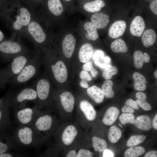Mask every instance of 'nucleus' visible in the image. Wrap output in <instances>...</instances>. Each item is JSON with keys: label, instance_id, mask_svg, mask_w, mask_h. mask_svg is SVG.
Returning <instances> with one entry per match:
<instances>
[{"label": "nucleus", "instance_id": "nucleus-1", "mask_svg": "<svg viewBox=\"0 0 157 157\" xmlns=\"http://www.w3.org/2000/svg\"><path fill=\"white\" fill-rule=\"evenodd\" d=\"M85 131L78 121L72 120L61 122L53 134L55 144L48 149L42 156H57L61 152L73 148L79 143Z\"/></svg>", "mask_w": 157, "mask_h": 157}, {"label": "nucleus", "instance_id": "nucleus-2", "mask_svg": "<svg viewBox=\"0 0 157 157\" xmlns=\"http://www.w3.org/2000/svg\"><path fill=\"white\" fill-rule=\"evenodd\" d=\"M35 11L24 7L13 11L5 21L13 32V36L26 38V30Z\"/></svg>", "mask_w": 157, "mask_h": 157}, {"label": "nucleus", "instance_id": "nucleus-3", "mask_svg": "<svg viewBox=\"0 0 157 157\" xmlns=\"http://www.w3.org/2000/svg\"><path fill=\"white\" fill-rule=\"evenodd\" d=\"M12 135L15 143L20 147L38 149L48 142L31 126L26 125H18Z\"/></svg>", "mask_w": 157, "mask_h": 157}, {"label": "nucleus", "instance_id": "nucleus-4", "mask_svg": "<svg viewBox=\"0 0 157 157\" xmlns=\"http://www.w3.org/2000/svg\"><path fill=\"white\" fill-rule=\"evenodd\" d=\"M4 101L9 108L15 110L26 106L28 101H33L36 104L37 95L33 85L23 88L15 92H8L4 96Z\"/></svg>", "mask_w": 157, "mask_h": 157}, {"label": "nucleus", "instance_id": "nucleus-5", "mask_svg": "<svg viewBox=\"0 0 157 157\" xmlns=\"http://www.w3.org/2000/svg\"><path fill=\"white\" fill-rule=\"evenodd\" d=\"M60 122L55 115L44 110L38 116L31 127L48 140Z\"/></svg>", "mask_w": 157, "mask_h": 157}, {"label": "nucleus", "instance_id": "nucleus-6", "mask_svg": "<svg viewBox=\"0 0 157 157\" xmlns=\"http://www.w3.org/2000/svg\"><path fill=\"white\" fill-rule=\"evenodd\" d=\"M34 51L31 50L15 57L5 67L0 69V88H4L11 79L19 73Z\"/></svg>", "mask_w": 157, "mask_h": 157}, {"label": "nucleus", "instance_id": "nucleus-7", "mask_svg": "<svg viewBox=\"0 0 157 157\" xmlns=\"http://www.w3.org/2000/svg\"><path fill=\"white\" fill-rule=\"evenodd\" d=\"M31 50L19 37L15 38V36H13L0 42V58L5 62H10L15 57Z\"/></svg>", "mask_w": 157, "mask_h": 157}, {"label": "nucleus", "instance_id": "nucleus-8", "mask_svg": "<svg viewBox=\"0 0 157 157\" xmlns=\"http://www.w3.org/2000/svg\"><path fill=\"white\" fill-rule=\"evenodd\" d=\"M33 86L36 92L37 100L36 104L39 108L50 112L53 111L49 81L44 77L38 78L35 81Z\"/></svg>", "mask_w": 157, "mask_h": 157}, {"label": "nucleus", "instance_id": "nucleus-9", "mask_svg": "<svg viewBox=\"0 0 157 157\" xmlns=\"http://www.w3.org/2000/svg\"><path fill=\"white\" fill-rule=\"evenodd\" d=\"M40 65L39 51L35 50L22 69L8 83L13 85L24 84L37 76Z\"/></svg>", "mask_w": 157, "mask_h": 157}, {"label": "nucleus", "instance_id": "nucleus-10", "mask_svg": "<svg viewBox=\"0 0 157 157\" xmlns=\"http://www.w3.org/2000/svg\"><path fill=\"white\" fill-rule=\"evenodd\" d=\"M53 95L59 99L53 97L57 104L58 112L60 117L61 122L72 120L73 117L75 104V99L73 94L70 92L65 91L61 94L56 95L53 93Z\"/></svg>", "mask_w": 157, "mask_h": 157}, {"label": "nucleus", "instance_id": "nucleus-11", "mask_svg": "<svg viewBox=\"0 0 157 157\" xmlns=\"http://www.w3.org/2000/svg\"><path fill=\"white\" fill-rule=\"evenodd\" d=\"M26 36V38L33 43L35 50L39 51L42 44L46 40L47 35L35 12L27 27Z\"/></svg>", "mask_w": 157, "mask_h": 157}, {"label": "nucleus", "instance_id": "nucleus-12", "mask_svg": "<svg viewBox=\"0 0 157 157\" xmlns=\"http://www.w3.org/2000/svg\"><path fill=\"white\" fill-rule=\"evenodd\" d=\"M76 120L81 127L87 130L91 122L94 121L97 113L93 105L85 99L81 100L76 108Z\"/></svg>", "mask_w": 157, "mask_h": 157}, {"label": "nucleus", "instance_id": "nucleus-13", "mask_svg": "<svg viewBox=\"0 0 157 157\" xmlns=\"http://www.w3.org/2000/svg\"><path fill=\"white\" fill-rule=\"evenodd\" d=\"M16 122L18 125L31 126L38 116L43 111L36 104L32 107L26 106L15 110Z\"/></svg>", "mask_w": 157, "mask_h": 157}, {"label": "nucleus", "instance_id": "nucleus-14", "mask_svg": "<svg viewBox=\"0 0 157 157\" xmlns=\"http://www.w3.org/2000/svg\"><path fill=\"white\" fill-rule=\"evenodd\" d=\"M4 97L0 99V133L8 132L11 127L10 108L4 101Z\"/></svg>", "mask_w": 157, "mask_h": 157}, {"label": "nucleus", "instance_id": "nucleus-15", "mask_svg": "<svg viewBox=\"0 0 157 157\" xmlns=\"http://www.w3.org/2000/svg\"><path fill=\"white\" fill-rule=\"evenodd\" d=\"M50 68L56 80L60 83L66 81L67 77V72L66 67L63 61L59 60L54 64H51Z\"/></svg>", "mask_w": 157, "mask_h": 157}, {"label": "nucleus", "instance_id": "nucleus-16", "mask_svg": "<svg viewBox=\"0 0 157 157\" xmlns=\"http://www.w3.org/2000/svg\"><path fill=\"white\" fill-rule=\"evenodd\" d=\"M19 149L12 135L8 132L0 133V154Z\"/></svg>", "mask_w": 157, "mask_h": 157}, {"label": "nucleus", "instance_id": "nucleus-17", "mask_svg": "<svg viewBox=\"0 0 157 157\" xmlns=\"http://www.w3.org/2000/svg\"><path fill=\"white\" fill-rule=\"evenodd\" d=\"M62 154L63 156L66 157H92L94 156L93 153L88 148L79 145Z\"/></svg>", "mask_w": 157, "mask_h": 157}, {"label": "nucleus", "instance_id": "nucleus-18", "mask_svg": "<svg viewBox=\"0 0 157 157\" xmlns=\"http://www.w3.org/2000/svg\"><path fill=\"white\" fill-rule=\"evenodd\" d=\"M145 28V24L142 17L140 16L135 17L132 21L130 27L131 34L133 36L140 37Z\"/></svg>", "mask_w": 157, "mask_h": 157}, {"label": "nucleus", "instance_id": "nucleus-19", "mask_svg": "<svg viewBox=\"0 0 157 157\" xmlns=\"http://www.w3.org/2000/svg\"><path fill=\"white\" fill-rule=\"evenodd\" d=\"M76 40L74 36L71 34L67 35L63 39L62 42V50L64 56L69 58L72 55Z\"/></svg>", "mask_w": 157, "mask_h": 157}, {"label": "nucleus", "instance_id": "nucleus-20", "mask_svg": "<svg viewBox=\"0 0 157 157\" xmlns=\"http://www.w3.org/2000/svg\"><path fill=\"white\" fill-rule=\"evenodd\" d=\"M126 27V22L122 20L115 21L111 24L109 28L108 34L113 38H116L122 35Z\"/></svg>", "mask_w": 157, "mask_h": 157}, {"label": "nucleus", "instance_id": "nucleus-21", "mask_svg": "<svg viewBox=\"0 0 157 157\" xmlns=\"http://www.w3.org/2000/svg\"><path fill=\"white\" fill-rule=\"evenodd\" d=\"M119 113V109L115 107H111L106 111L102 118L105 125L110 126L113 124L117 119Z\"/></svg>", "mask_w": 157, "mask_h": 157}, {"label": "nucleus", "instance_id": "nucleus-22", "mask_svg": "<svg viewBox=\"0 0 157 157\" xmlns=\"http://www.w3.org/2000/svg\"><path fill=\"white\" fill-rule=\"evenodd\" d=\"M91 20L98 29L105 28L109 21L108 15L102 13L94 14L91 16Z\"/></svg>", "mask_w": 157, "mask_h": 157}, {"label": "nucleus", "instance_id": "nucleus-23", "mask_svg": "<svg viewBox=\"0 0 157 157\" xmlns=\"http://www.w3.org/2000/svg\"><path fill=\"white\" fill-rule=\"evenodd\" d=\"M93 48L92 45L86 43L80 48L79 52V58L82 63H86L90 60L93 54Z\"/></svg>", "mask_w": 157, "mask_h": 157}, {"label": "nucleus", "instance_id": "nucleus-24", "mask_svg": "<svg viewBox=\"0 0 157 157\" xmlns=\"http://www.w3.org/2000/svg\"><path fill=\"white\" fill-rule=\"evenodd\" d=\"M133 57L134 66L138 69L142 68L144 63H148L150 60V56L147 53H143L140 50H137L134 52Z\"/></svg>", "mask_w": 157, "mask_h": 157}, {"label": "nucleus", "instance_id": "nucleus-25", "mask_svg": "<svg viewBox=\"0 0 157 157\" xmlns=\"http://www.w3.org/2000/svg\"><path fill=\"white\" fill-rule=\"evenodd\" d=\"M87 93L88 95L97 104L102 103L104 100V95L102 89L96 85L88 88Z\"/></svg>", "mask_w": 157, "mask_h": 157}, {"label": "nucleus", "instance_id": "nucleus-26", "mask_svg": "<svg viewBox=\"0 0 157 157\" xmlns=\"http://www.w3.org/2000/svg\"><path fill=\"white\" fill-rule=\"evenodd\" d=\"M135 124L137 128L144 131H149L152 126L151 119L147 115H142L138 116Z\"/></svg>", "mask_w": 157, "mask_h": 157}, {"label": "nucleus", "instance_id": "nucleus-27", "mask_svg": "<svg viewBox=\"0 0 157 157\" xmlns=\"http://www.w3.org/2000/svg\"><path fill=\"white\" fill-rule=\"evenodd\" d=\"M156 39L155 31L152 29L145 30L142 33V40L144 45L146 47L152 46L155 43Z\"/></svg>", "mask_w": 157, "mask_h": 157}, {"label": "nucleus", "instance_id": "nucleus-28", "mask_svg": "<svg viewBox=\"0 0 157 157\" xmlns=\"http://www.w3.org/2000/svg\"><path fill=\"white\" fill-rule=\"evenodd\" d=\"M93 58L94 63L97 66L103 69L110 63V58L108 57H105L104 53L101 51L97 50L94 53Z\"/></svg>", "mask_w": 157, "mask_h": 157}, {"label": "nucleus", "instance_id": "nucleus-29", "mask_svg": "<svg viewBox=\"0 0 157 157\" xmlns=\"http://www.w3.org/2000/svg\"><path fill=\"white\" fill-rule=\"evenodd\" d=\"M47 6L50 13L55 16L60 15L63 11V7L60 0H48Z\"/></svg>", "mask_w": 157, "mask_h": 157}, {"label": "nucleus", "instance_id": "nucleus-30", "mask_svg": "<svg viewBox=\"0 0 157 157\" xmlns=\"http://www.w3.org/2000/svg\"><path fill=\"white\" fill-rule=\"evenodd\" d=\"M133 78L134 81V86L136 90L144 91L146 89L145 83L147 82L144 76L138 72H135L133 74Z\"/></svg>", "mask_w": 157, "mask_h": 157}, {"label": "nucleus", "instance_id": "nucleus-31", "mask_svg": "<svg viewBox=\"0 0 157 157\" xmlns=\"http://www.w3.org/2000/svg\"><path fill=\"white\" fill-rule=\"evenodd\" d=\"M84 27L87 32L85 36L87 39L94 41L98 38L99 35L97 28L92 22H87L85 24Z\"/></svg>", "mask_w": 157, "mask_h": 157}, {"label": "nucleus", "instance_id": "nucleus-32", "mask_svg": "<svg viewBox=\"0 0 157 157\" xmlns=\"http://www.w3.org/2000/svg\"><path fill=\"white\" fill-rule=\"evenodd\" d=\"M93 147L97 152H103L107 149V144L104 139L97 136H93L92 138Z\"/></svg>", "mask_w": 157, "mask_h": 157}, {"label": "nucleus", "instance_id": "nucleus-33", "mask_svg": "<svg viewBox=\"0 0 157 157\" xmlns=\"http://www.w3.org/2000/svg\"><path fill=\"white\" fill-rule=\"evenodd\" d=\"M110 47L113 52L117 53H125L128 50L124 41L120 39H117L113 41L111 44Z\"/></svg>", "mask_w": 157, "mask_h": 157}, {"label": "nucleus", "instance_id": "nucleus-34", "mask_svg": "<svg viewBox=\"0 0 157 157\" xmlns=\"http://www.w3.org/2000/svg\"><path fill=\"white\" fill-rule=\"evenodd\" d=\"M122 135V131L118 127L115 125L112 126L109 131V140L112 143H116L121 138Z\"/></svg>", "mask_w": 157, "mask_h": 157}, {"label": "nucleus", "instance_id": "nucleus-35", "mask_svg": "<svg viewBox=\"0 0 157 157\" xmlns=\"http://www.w3.org/2000/svg\"><path fill=\"white\" fill-rule=\"evenodd\" d=\"M145 151V149L142 147H131L125 151L124 156L125 157H137L143 154Z\"/></svg>", "mask_w": 157, "mask_h": 157}, {"label": "nucleus", "instance_id": "nucleus-36", "mask_svg": "<svg viewBox=\"0 0 157 157\" xmlns=\"http://www.w3.org/2000/svg\"><path fill=\"white\" fill-rule=\"evenodd\" d=\"M113 83L112 81L110 80L105 81L102 85V90L104 96L107 98L113 97L114 93L112 87Z\"/></svg>", "mask_w": 157, "mask_h": 157}, {"label": "nucleus", "instance_id": "nucleus-37", "mask_svg": "<svg viewBox=\"0 0 157 157\" xmlns=\"http://www.w3.org/2000/svg\"><path fill=\"white\" fill-rule=\"evenodd\" d=\"M118 72V69L116 66H113L109 64L104 68L102 76L105 80H110L112 78L113 76L117 74Z\"/></svg>", "mask_w": 157, "mask_h": 157}, {"label": "nucleus", "instance_id": "nucleus-38", "mask_svg": "<svg viewBox=\"0 0 157 157\" xmlns=\"http://www.w3.org/2000/svg\"><path fill=\"white\" fill-rule=\"evenodd\" d=\"M146 137V136L144 135H133L130 137L128 141L126 146L131 147L137 145L143 142Z\"/></svg>", "mask_w": 157, "mask_h": 157}, {"label": "nucleus", "instance_id": "nucleus-39", "mask_svg": "<svg viewBox=\"0 0 157 157\" xmlns=\"http://www.w3.org/2000/svg\"><path fill=\"white\" fill-rule=\"evenodd\" d=\"M121 123L125 125L127 123L134 124L135 120V116L132 113H124L120 115L119 117Z\"/></svg>", "mask_w": 157, "mask_h": 157}, {"label": "nucleus", "instance_id": "nucleus-40", "mask_svg": "<svg viewBox=\"0 0 157 157\" xmlns=\"http://www.w3.org/2000/svg\"><path fill=\"white\" fill-rule=\"evenodd\" d=\"M84 8L86 11L91 13H95L99 11L101 9L98 6L96 0L85 3L84 5Z\"/></svg>", "mask_w": 157, "mask_h": 157}, {"label": "nucleus", "instance_id": "nucleus-41", "mask_svg": "<svg viewBox=\"0 0 157 157\" xmlns=\"http://www.w3.org/2000/svg\"><path fill=\"white\" fill-rule=\"evenodd\" d=\"M83 69L87 72L90 71L92 76L94 78L98 74V71L94 67L91 61H89L85 63L83 66Z\"/></svg>", "mask_w": 157, "mask_h": 157}, {"label": "nucleus", "instance_id": "nucleus-42", "mask_svg": "<svg viewBox=\"0 0 157 157\" xmlns=\"http://www.w3.org/2000/svg\"><path fill=\"white\" fill-rule=\"evenodd\" d=\"M146 100H140L137 99L135 102L138 106L143 109L145 111H149L151 109L150 105L147 103Z\"/></svg>", "mask_w": 157, "mask_h": 157}, {"label": "nucleus", "instance_id": "nucleus-43", "mask_svg": "<svg viewBox=\"0 0 157 157\" xmlns=\"http://www.w3.org/2000/svg\"><path fill=\"white\" fill-rule=\"evenodd\" d=\"M80 77L82 80L87 81H90L92 79V77L89 73L85 70L82 71L80 73Z\"/></svg>", "mask_w": 157, "mask_h": 157}, {"label": "nucleus", "instance_id": "nucleus-44", "mask_svg": "<svg viewBox=\"0 0 157 157\" xmlns=\"http://www.w3.org/2000/svg\"><path fill=\"white\" fill-rule=\"evenodd\" d=\"M125 104L135 110H138L139 109V107L135 101L131 99H129L127 100L126 101Z\"/></svg>", "mask_w": 157, "mask_h": 157}, {"label": "nucleus", "instance_id": "nucleus-45", "mask_svg": "<svg viewBox=\"0 0 157 157\" xmlns=\"http://www.w3.org/2000/svg\"><path fill=\"white\" fill-rule=\"evenodd\" d=\"M157 0H154L151 2L149 7L151 11L155 15H157Z\"/></svg>", "mask_w": 157, "mask_h": 157}, {"label": "nucleus", "instance_id": "nucleus-46", "mask_svg": "<svg viewBox=\"0 0 157 157\" xmlns=\"http://www.w3.org/2000/svg\"><path fill=\"white\" fill-rule=\"evenodd\" d=\"M122 111L124 113H133L135 112V110L133 108L125 104L122 108Z\"/></svg>", "mask_w": 157, "mask_h": 157}, {"label": "nucleus", "instance_id": "nucleus-47", "mask_svg": "<svg viewBox=\"0 0 157 157\" xmlns=\"http://www.w3.org/2000/svg\"><path fill=\"white\" fill-rule=\"evenodd\" d=\"M20 156V155H17V154L9 152H5L0 154V157H13Z\"/></svg>", "mask_w": 157, "mask_h": 157}, {"label": "nucleus", "instance_id": "nucleus-48", "mask_svg": "<svg viewBox=\"0 0 157 157\" xmlns=\"http://www.w3.org/2000/svg\"><path fill=\"white\" fill-rule=\"evenodd\" d=\"M102 154L103 157H114V154L113 152L110 150L106 149L104 151Z\"/></svg>", "mask_w": 157, "mask_h": 157}, {"label": "nucleus", "instance_id": "nucleus-49", "mask_svg": "<svg viewBox=\"0 0 157 157\" xmlns=\"http://www.w3.org/2000/svg\"><path fill=\"white\" fill-rule=\"evenodd\" d=\"M136 98L140 100H146L147 96L144 93L141 92H138L135 94Z\"/></svg>", "mask_w": 157, "mask_h": 157}, {"label": "nucleus", "instance_id": "nucleus-50", "mask_svg": "<svg viewBox=\"0 0 157 157\" xmlns=\"http://www.w3.org/2000/svg\"><path fill=\"white\" fill-rule=\"evenodd\" d=\"M157 151L156 150H152L147 152L144 155V157H156Z\"/></svg>", "mask_w": 157, "mask_h": 157}, {"label": "nucleus", "instance_id": "nucleus-51", "mask_svg": "<svg viewBox=\"0 0 157 157\" xmlns=\"http://www.w3.org/2000/svg\"><path fill=\"white\" fill-rule=\"evenodd\" d=\"M157 114H156L154 118L152 123V126L155 130H157Z\"/></svg>", "mask_w": 157, "mask_h": 157}, {"label": "nucleus", "instance_id": "nucleus-52", "mask_svg": "<svg viewBox=\"0 0 157 157\" xmlns=\"http://www.w3.org/2000/svg\"><path fill=\"white\" fill-rule=\"evenodd\" d=\"M80 85L81 87L84 88H88L89 87L88 82L83 80H82L80 81Z\"/></svg>", "mask_w": 157, "mask_h": 157}, {"label": "nucleus", "instance_id": "nucleus-53", "mask_svg": "<svg viewBox=\"0 0 157 157\" xmlns=\"http://www.w3.org/2000/svg\"><path fill=\"white\" fill-rule=\"evenodd\" d=\"M97 3V4L99 8H101L104 7L105 5V3L102 0H95Z\"/></svg>", "mask_w": 157, "mask_h": 157}, {"label": "nucleus", "instance_id": "nucleus-54", "mask_svg": "<svg viewBox=\"0 0 157 157\" xmlns=\"http://www.w3.org/2000/svg\"><path fill=\"white\" fill-rule=\"evenodd\" d=\"M5 39L4 34L0 30V42Z\"/></svg>", "mask_w": 157, "mask_h": 157}, {"label": "nucleus", "instance_id": "nucleus-55", "mask_svg": "<svg viewBox=\"0 0 157 157\" xmlns=\"http://www.w3.org/2000/svg\"><path fill=\"white\" fill-rule=\"evenodd\" d=\"M154 75L155 77L157 78V71L156 70L155 71L154 73Z\"/></svg>", "mask_w": 157, "mask_h": 157}, {"label": "nucleus", "instance_id": "nucleus-56", "mask_svg": "<svg viewBox=\"0 0 157 157\" xmlns=\"http://www.w3.org/2000/svg\"><path fill=\"white\" fill-rule=\"evenodd\" d=\"M118 124L121 127H122V126L120 124Z\"/></svg>", "mask_w": 157, "mask_h": 157}, {"label": "nucleus", "instance_id": "nucleus-57", "mask_svg": "<svg viewBox=\"0 0 157 157\" xmlns=\"http://www.w3.org/2000/svg\"><path fill=\"white\" fill-rule=\"evenodd\" d=\"M34 1H40L41 0H34Z\"/></svg>", "mask_w": 157, "mask_h": 157}, {"label": "nucleus", "instance_id": "nucleus-58", "mask_svg": "<svg viewBox=\"0 0 157 157\" xmlns=\"http://www.w3.org/2000/svg\"><path fill=\"white\" fill-rule=\"evenodd\" d=\"M65 0L66 1H70L71 0Z\"/></svg>", "mask_w": 157, "mask_h": 157}]
</instances>
